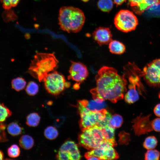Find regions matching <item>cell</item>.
Instances as JSON below:
<instances>
[{"label": "cell", "mask_w": 160, "mask_h": 160, "mask_svg": "<svg viewBox=\"0 0 160 160\" xmlns=\"http://www.w3.org/2000/svg\"><path fill=\"white\" fill-rule=\"evenodd\" d=\"M95 79L96 87L90 90L94 100H108L116 103L124 98L127 90V79L123 74L120 75L113 67H101Z\"/></svg>", "instance_id": "cell-1"}, {"label": "cell", "mask_w": 160, "mask_h": 160, "mask_svg": "<svg viewBox=\"0 0 160 160\" xmlns=\"http://www.w3.org/2000/svg\"><path fill=\"white\" fill-rule=\"evenodd\" d=\"M58 63L53 53L36 52L28 73L39 82H44L49 73L57 68Z\"/></svg>", "instance_id": "cell-2"}, {"label": "cell", "mask_w": 160, "mask_h": 160, "mask_svg": "<svg viewBox=\"0 0 160 160\" xmlns=\"http://www.w3.org/2000/svg\"><path fill=\"white\" fill-rule=\"evenodd\" d=\"M85 17L83 12L72 7H63L59 12V24L61 28L68 33H77L82 28Z\"/></svg>", "instance_id": "cell-3"}, {"label": "cell", "mask_w": 160, "mask_h": 160, "mask_svg": "<svg viewBox=\"0 0 160 160\" xmlns=\"http://www.w3.org/2000/svg\"><path fill=\"white\" fill-rule=\"evenodd\" d=\"M82 131L78 138L79 144L88 150L97 147L106 140L101 127L98 125L88 127Z\"/></svg>", "instance_id": "cell-4"}, {"label": "cell", "mask_w": 160, "mask_h": 160, "mask_svg": "<svg viewBox=\"0 0 160 160\" xmlns=\"http://www.w3.org/2000/svg\"><path fill=\"white\" fill-rule=\"evenodd\" d=\"M77 105L80 116L79 124L81 131L98 125L104 119L107 111L105 108L98 111H91L83 105L80 100L78 101Z\"/></svg>", "instance_id": "cell-5"}, {"label": "cell", "mask_w": 160, "mask_h": 160, "mask_svg": "<svg viewBox=\"0 0 160 160\" xmlns=\"http://www.w3.org/2000/svg\"><path fill=\"white\" fill-rule=\"evenodd\" d=\"M114 23L118 30L127 33L135 29L138 24V20L132 11L127 9H121L116 15Z\"/></svg>", "instance_id": "cell-6"}, {"label": "cell", "mask_w": 160, "mask_h": 160, "mask_svg": "<svg viewBox=\"0 0 160 160\" xmlns=\"http://www.w3.org/2000/svg\"><path fill=\"white\" fill-rule=\"evenodd\" d=\"M123 69V75L129 82L127 91L142 95V92L144 90L140 81V77L142 76L141 71L134 63H130L125 65Z\"/></svg>", "instance_id": "cell-7"}, {"label": "cell", "mask_w": 160, "mask_h": 160, "mask_svg": "<svg viewBox=\"0 0 160 160\" xmlns=\"http://www.w3.org/2000/svg\"><path fill=\"white\" fill-rule=\"evenodd\" d=\"M43 82L47 91L54 95H59L66 88L67 81L65 77L55 71L49 73Z\"/></svg>", "instance_id": "cell-8"}, {"label": "cell", "mask_w": 160, "mask_h": 160, "mask_svg": "<svg viewBox=\"0 0 160 160\" xmlns=\"http://www.w3.org/2000/svg\"><path fill=\"white\" fill-rule=\"evenodd\" d=\"M141 73L148 85L160 87V58L156 59L148 64L144 68Z\"/></svg>", "instance_id": "cell-9"}, {"label": "cell", "mask_w": 160, "mask_h": 160, "mask_svg": "<svg viewBox=\"0 0 160 160\" xmlns=\"http://www.w3.org/2000/svg\"><path fill=\"white\" fill-rule=\"evenodd\" d=\"M56 157L60 160H79L81 156L77 145L74 141L68 140L61 145Z\"/></svg>", "instance_id": "cell-10"}, {"label": "cell", "mask_w": 160, "mask_h": 160, "mask_svg": "<svg viewBox=\"0 0 160 160\" xmlns=\"http://www.w3.org/2000/svg\"><path fill=\"white\" fill-rule=\"evenodd\" d=\"M71 64L69 71L68 80L71 79L80 84L84 82L88 76L87 68L83 63L79 62L71 61Z\"/></svg>", "instance_id": "cell-11"}, {"label": "cell", "mask_w": 160, "mask_h": 160, "mask_svg": "<svg viewBox=\"0 0 160 160\" xmlns=\"http://www.w3.org/2000/svg\"><path fill=\"white\" fill-rule=\"evenodd\" d=\"M151 115L143 116L141 114L133 120L132 127L136 135L139 136L153 131L152 121L150 120Z\"/></svg>", "instance_id": "cell-12"}, {"label": "cell", "mask_w": 160, "mask_h": 160, "mask_svg": "<svg viewBox=\"0 0 160 160\" xmlns=\"http://www.w3.org/2000/svg\"><path fill=\"white\" fill-rule=\"evenodd\" d=\"M92 36L94 40L100 46L107 44L112 40V35L108 28L99 27L93 32Z\"/></svg>", "instance_id": "cell-13"}, {"label": "cell", "mask_w": 160, "mask_h": 160, "mask_svg": "<svg viewBox=\"0 0 160 160\" xmlns=\"http://www.w3.org/2000/svg\"><path fill=\"white\" fill-rule=\"evenodd\" d=\"M80 100L83 105L92 111L101 110L104 109L106 106L105 100L102 102L98 101L94 99L89 101L85 100Z\"/></svg>", "instance_id": "cell-14"}, {"label": "cell", "mask_w": 160, "mask_h": 160, "mask_svg": "<svg viewBox=\"0 0 160 160\" xmlns=\"http://www.w3.org/2000/svg\"><path fill=\"white\" fill-rule=\"evenodd\" d=\"M110 52L116 54H121L125 51V45L121 42L116 40H112L109 44Z\"/></svg>", "instance_id": "cell-15"}, {"label": "cell", "mask_w": 160, "mask_h": 160, "mask_svg": "<svg viewBox=\"0 0 160 160\" xmlns=\"http://www.w3.org/2000/svg\"><path fill=\"white\" fill-rule=\"evenodd\" d=\"M34 140L29 135H22L19 140V144L22 148L25 150L31 149L33 146Z\"/></svg>", "instance_id": "cell-16"}, {"label": "cell", "mask_w": 160, "mask_h": 160, "mask_svg": "<svg viewBox=\"0 0 160 160\" xmlns=\"http://www.w3.org/2000/svg\"><path fill=\"white\" fill-rule=\"evenodd\" d=\"M144 0H128L129 5L136 14L140 15L145 10Z\"/></svg>", "instance_id": "cell-17"}, {"label": "cell", "mask_w": 160, "mask_h": 160, "mask_svg": "<svg viewBox=\"0 0 160 160\" xmlns=\"http://www.w3.org/2000/svg\"><path fill=\"white\" fill-rule=\"evenodd\" d=\"M11 84L12 89L17 91H19L25 88L26 82L23 78L17 77L12 80Z\"/></svg>", "instance_id": "cell-18"}, {"label": "cell", "mask_w": 160, "mask_h": 160, "mask_svg": "<svg viewBox=\"0 0 160 160\" xmlns=\"http://www.w3.org/2000/svg\"><path fill=\"white\" fill-rule=\"evenodd\" d=\"M40 117L36 113H32L28 115L26 118V124L29 126L36 127L39 124Z\"/></svg>", "instance_id": "cell-19"}, {"label": "cell", "mask_w": 160, "mask_h": 160, "mask_svg": "<svg viewBox=\"0 0 160 160\" xmlns=\"http://www.w3.org/2000/svg\"><path fill=\"white\" fill-rule=\"evenodd\" d=\"M113 3L112 0H99L97 3V6L101 11L108 12L113 9Z\"/></svg>", "instance_id": "cell-20"}, {"label": "cell", "mask_w": 160, "mask_h": 160, "mask_svg": "<svg viewBox=\"0 0 160 160\" xmlns=\"http://www.w3.org/2000/svg\"><path fill=\"white\" fill-rule=\"evenodd\" d=\"M7 129L9 134L15 136L22 133L23 128L17 122H12L8 125Z\"/></svg>", "instance_id": "cell-21"}, {"label": "cell", "mask_w": 160, "mask_h": 160, "mask_svg": "<svg viewBox=\"0 0 160 160\" xmlns=\"http://www.w3.org/2000/svg\"><path fill=\"white\" fill-rule=\"evenodd\" d=\"M158 144L157 140L155 137L153 136H149L145 139L143 147L147 150L154 149Z\"/></svg>", "instance_id": "cell-22"}, {"label": "cell", "mask_w": 160, "mask_h": 160, "mask_svg": "<svg viewBox=\"0 0 160 160\" xmlns=\"http://www.w3.org/2000/svg\"><path fill=\"white\" fill-rule=\"evenodd\" d=\"M44 134L47 139L53 140L56 139L58 137L59 133L58 130L55 127L49 126L45 129Z\"/></svg>", "instance_id": "cell-23"}, {"label": "cell", "mask_w": 160, "mask_h": 160, "mask_svg": "<svg viewBox=\"0 0 160 160\" xmlns=\"http://www.w3.org/2000/svg\"><path fill=\"white\" fill-rule=\"evenodd\" d=\"M12 114V112L3 103H0V124L4 122Z\"/></svg>", "instance_id": "cell-24"}, {"label": "cell", "mask_w": 160, "mask_h": 160, "mask_svg": "<svg viewBox=\"0 0 160 160\" xmlns=\"http://www.w3.org/2000/svg\"><path fill=\"white\" fill-rule=\"evenodd\" d=\"M39 89L38 85L33 81L29 82L25 89L27 93L30 96H34L39 91Z\"/></svg>", "instance_id": "cell-25"}, {"label": "cell", "mask_w": 160, "mask_h": 160, "mask_svg": "<svg viewBox=\"0 0 160 160\" xmlns=\"http://www.w3.org/2000/svg\"><path fill=\"white\" fill-rule=\"evenodd\" d=\"M113 147L110 146L106 148L104 160L116 159L119 158L118 153Z\"/></svg>", "instance_id": "cell-26"}, {"label": "cell", "mask_w": 160, "mask_h": 160, "mask_svg": "<svg viewBox=\"0 0 160 160\" xmlns=\"http://www.w3.org/2000/svg\"><path fill=\"white\" fill-rule=\"evenodd\" d=\"M144 156L145 160H159L160 157V152L156 149L148 150Z\"/></svg>", "instance_id": "cell-27"}, {"label": "cell", "mask_w": 160, "mask_h": 160, "mask_svg": "<svg viewBox=\"0 0 160 160\" xmlns=\"http://www.w3.org/2000/svg\"><path fill=\"white\" fill-rule=\"evenodd\" d=\"M20 151L19 147L16 144H13L7 149L8 156L12 158L18 157L20 155Z\"/></svg>", "instance_id": "cell-28"}, {"label": "cell", "mask_w": 160, "mask_h": 160, "mask_svg": "<svg viewBox=\"0 0 160 160\" xmlns=\"http://www.w3.org/2000/svg\"><path fill=\"white\" fill-rule=\"evenodd\" d=\"M123 122L122 117L120 115L115 114L112 116L110 123L111 125L115 128L121 126Z\"/></svg>", "instance_id": "cell-29"}, {"label": "cell", "mask_w": 160, "mask_h": 160, "mask_svg": "<svg viewBox=\"0 0 160 160\" xmlns=\"http://www.w3.org/2000/svg\"><path fill=\"white\" fill-rule=\"evenodd\" d=\"M2 17L4 20L6 22L15 20L17 17L15 13L10 9H6L2 15Z\"/></svg>", "instance_id": "cell-30"}, {"label": "cell", "mask_w": 160, "mask_h": 160, "mask_svg": "<svg viewBox=\"0 0 160 160\" xmlns=\"http://www.w3.org/2000/svg\"><path fill=\"white\" fill-rule=\"evenodd\" d=\"M3 8L5 9H10L16 6L20 0H0Z\"/></svg>", "instance_id": "cell-31"}, {"label": "cell", "mask_w": 160, "mask_h": 160, "mask_svg": "<svg viewBox=\"0 0 160 160\" xmlns=\"http://www.w3.org/2000/svg\"><path fill=\"white\" fill-rule=\"evenodd\" d=\"M119 143L122 144L127 145L130 141V136L129 134L124 132H121L119 135Z\"/></svg>", "instance_id": "cell-32"}, {"label": "cell", "mask_w": 160, "mask_h": 160, "mask_svg": "<svg viewBox=\"0 0 160 160\" xmlns=\"http://www.w3.org/2000/svg\"><path fill=\"white\" fill-rule=\"evenodd\" d=\"M148 9L152 15L155 17L160 16V4L153 5Z\"/></svg>", "instance_id": "cell-33"}, {"label": "cell", "mask_w": 160, "mask_h": 160, "mask_svg": "<svg viewBox=\"0 0 160 160\" xmlns=\"http://www.w3.org/2000/svg\"><path fill=\"white\" fill-rule=\"evenodd\" d=\"M6 127L5 124H0V142L5 141L7 140L6 135L4 131Z\"/></svg>", "instance_id": "cell-34"}, {"label": "cell", "mask_w": 160, "mask_h": 160, "mask_svg": "<svg viewBox=\"0 0 160 160\" xmlns=\"http://www.w3.org/2000/svg\"><path fill=\"white\" fill-rule=\"evenodd\" d=\"M153 130L160 132V118H157L152 120Z\"/></svg>", "instance_id": "cell-35"}, {"label": "cell", "mask_w": 160, "mask_h": 160, "mask_svg": "<svg viewBox=\"0 0 160 160\" xmlns=\"http://www.w3.org/2000/svg\"><path fill=\"white\" fill-rule=\"evenodd\" d=\"M154 114L160 118V103L157 104L153 109Z\"/></svg>", "instance_id": "cell-36"}, {"label": "cell", "mask_w": 160, "mask_h": 160, "mask_svg": "<svg viewBox=\"0 0 160 160\" xmlns=\"http://www.w3.org/2000/svg\"><path fill=\"white\" fill-rule=\"evenodd\" d=\"M126 1V0H113L114 3L117 6L121 5Z\"/></svg>", "instance_id": "cell-37"}, {"label": "cell", "mask_w": 160, "mask_h": 160, "mask_svg": "<svg viewBox=\"0 0 160 160\" xmlns=\"http://www.w3.org/2000/svg\"><path fill=\"white\" fill-rule=\"evenodd\" d=\"M80 84L76 83L73 86V88L77 90L79 88Z\"/></svg>", "instance_id": "cell-38"}, {"label": "cell", "mask_w": 160, "mask_h": 160, "mask_svg": "<svg viewBox=\"0 0 160 160\" xmlns=\"http://www.w3.org/2000/svg\"><path fill=\"white\" fill-rule=\"evenodd\" d=\"M87 159L88 160H100L99 158L94 156L90 157L88 158Z\"/></svg>", "instance_id": "cell-39"}, {"label": "cell", "mask_w": 160, "mask_h": 160, "mask_svg": "<svg viewBox=\"0 0 160 160\" xmlns=\"http://www.w3.org/2000/svg\"><path fill=\"white\" fill-rule=\"evenodd\" d=\"M4 158L3 153L0 150V160H3Z\"/></svg>", "instance_id": "cell-40"}, {"label": "cell", "mask_w": 160, "mask_h": 160, "mask_svg": "<svg viewBox=\"0 0 160 160\" xmlns=\"http://www.w3.org/2000/svg\"><path fill=\"white\" fill-rule=\"evenodd\" d=\"M81 0L84 2H87L89 1V0Z\"/></svg>", "instance_id": "cell-41"}, {"label": "cell", "mask_w": 160, "mask_h": 160, "mask_svg": "<svg viewBox=\"0 0 160 160\" xmlns=\"http://www.w3.org/2000/svg\"><path fill=\"white\" fill-rule=\"evenodd\" d=\"M159 0L160 1V0Z\"/></svg>", "instance_id": "cell-42"}]
</instances>
